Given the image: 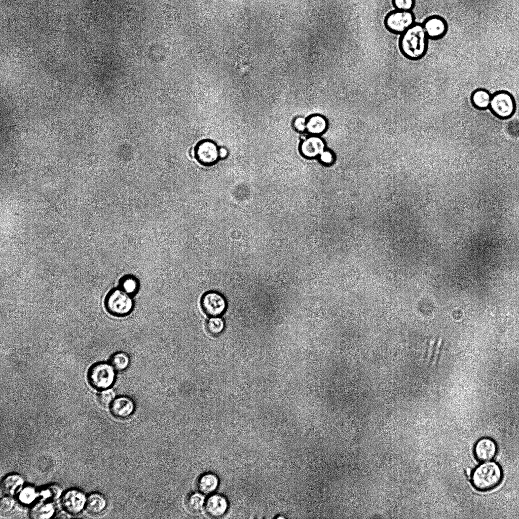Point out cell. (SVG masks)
<instances>
[{"label": "cell", "mask_w": 519, "mask_h": 519, "mask_svg": "<svg viewBox=\"0 0 519 519\" xmlns=\"http://www.w3.org/2000/svg\"><path fill=\"white\" fill-rule=\"evenodd\" d=\"M55 512L53 504L50 502H41L34 505L30 510V516L33 519L51 518Z\"/></svg>", "instance_id": "obj_19"}, {"label": "cell", "mask_w": 519, "mask_h": 519, "mask_svg": "<svg viewBox=\"0 0 519 519\" xmlns=\"http://www.w3.org/2000/svg\"><path fill=\"white\" fill-rule=\"evenodd\" d=\"M321 162L325 165L331 164L334 161L333 154L329 150H324L319 155Z\"/></svg>", "instance_id": "obj_31"}, {"label": "cell", "mask_w": 519, "mask_h": 519, "mask_svg": "<svg viewBox=\"0 0 519 519\" xmlns=\"http://www.w3.org/2000/svg\"><path fill=\"white\" fill-rule=\"evenodd\" d=\"M109 363L118 372H122L128 367L130 359L129 355L123 352H117L111 355L109 358Z\"/></svg>", "instance_id": "obj_22"}, {"label": "cell", "mask_w": 519, "mask_h": 519, "mask_svg": "<svg viewBox=\"0 0 519 519\" xmlns=\"http://www.w3.org/2000/svg\"><path fill=\"white\" fill-rule=\"evenodd\" d=\"M428 39L422 24L415 23L400 34L399 49L406 58L413 61L418 60L426 53Z\"/></svg>", "instance_id": "obj_1"}, {"label": "cell", "mask_w": 519, "mask_h": 519, "mask_svg": "<svg viewBox=\"0 0 519 519\" xmlns=\"http://www.w3.org/2000/svg\"><path fill=\"white\" fill-rule=\"evenodd\" d=\"M43 495L46 497H49L51 499H57L61 495L62 490L60 487L56 485L49 486L43 490Z\"/></svg>", "instance_id": "obj_29"}, {"label": "cell", "mask_w": 519, "mask_h": 519, "mask_svg": "<svg viewBox=\"0 0 519 519\" xmlns=\"http://www.w3.org/2000/svg\"><path fill=\"white\" fill-rule=\"evenodd\" d=\"M324 141L318 136L312 135L306 138L301 143L300 151L305 158L313 159L319 156L325 150Z\"/></svg>", "instance_id": "obj_11"}, {"label": "cell", "mask_w": 519, "mask_h": 519, "mask_svg": "<svg viewBox=\"0 0 519 519\" xmlns=\"http://www.w3.org/2000/svg\"><path fill=\"white\" fill-rule=\"evenodd\" d=\"M106 504V500L102 494L94 493L87 498L86 507L89 512L97 514L105 508Z\"/></svg>", "instance_id": "obj_20"}, {"label": "cell", "mask_w": 519, "mask_h": 519, "mask_svg": "<svg viewBox=\"0 0 519 519\" xmlns=\"http://www.w3.org/2000/svg\"><path fill=\"white\" fill-rule=\"evenodd\" d=\"M115 393L112 389H107L103 390L98 393L97 396V401L99 404L103 407H107L110 405L114 400Z\"/></svg>", "instance_id": "obj_25"}, {"label": "cell", "mask_w": 519, "mask_h": 519, "mask_svg": "<svg viewBox=\"0 0 519 519\" xmlns=\"http://www.w3.org/2000/svg\"><path fill=\"white\" fill-rule=\"evenodd\" d=\"M491 97L492 94L488 90L478 88L472 92L470 99L474 108L484 110L489 108Z\"/></svg>", "instance_id": "obj_16"}, {"label": "cell", "mask_w": 519, "mask_h": 519, "mask_svg": "<svg viewBox=\"0 0 519 519\" xmlns=\"http://www.w3.org/2000/svg\"><path fill=\"white\" fill-rule=\"evenodd\" d=\"M106 311L116 316H125L131 313L134 307L132 295L120 288H114L106 294L104 301Z\"/></svg>", "instance_id": "obj_3"}, {"label": "cell", "mask_w": 519, "mask_h": 519, "mask_svg": "<svg viewBox=\"0 0 519 519\" xmlns=\"http://www.w3.org/2000/svg\"><path fill=\"white\" fill-rule=\"evenodd\" d=\"M415 23V16L412 11L395 9L388 13L384 19L386 28L396 34H401Z\"/></svg>", "instance_id": "obj_6"}, {"label": "cell", "mask_w": 519, "mask_h": 519, "mask_svg": "<svg viewBox=\"0 0 519 519\" xmlns=\"http://www.w3.org/2000/svg\"><path fill=\"white\" fill-rule=\"evenodd\" d=\"M422 24L429 39L436 40L441 39L448 31L447 21L439 15L430 16L426 18Z\"/></svg>", "instance_id": "obj_10"}, {"label": "cell", "mask_w": 519, "mask_h": 519, "mask_svg": "<svg viewBox=\"0 0 519 519\" xmlns=\"http://www.w3.org/2000/svg\"><path fill=\"white\" fill-rule=\"evenodd\" d=\"M228 505V500L224 496L216 494L208 498L205 504V509L210 516L218 517L226 513Z\"/></svg>", "instance_id": "obj_14"}, {"label": "cell", "mask_w": 519, "mask_h": 519, "mask_svg": "<svg viewBox=\"0 0 519 519\" xmlns=\"http://www.w3.org/2000/svg\"><path fill=\"white\" fill-rule=\"evenodd\" d=\"M502 476V471L498 464L493 461H486L473 472L472 485L478 490L488 491L500 484Z\"/></svg>", "instance_id": "obj_2"}, {"label": "cell", "mask_w": 519, "mask_h": 519, "mask_svg": "<svg viewBox=\"0 0 519 519\" xmlns=\"http://www.w3.org/2000/svg\"><path fill=\"white\" fill-rule=\"evenodd\" d=\"M201 305L203 311L211 317L222 315L227 308V302L224 296L215 291L205 292L202 296Z\"/></svg>", "instance_id": "obj_7"}, {"label": "cell", "mask_w": 519, "mask_h": 519, "mask_svg": "<svg viewBox=\"0 0 519 519\" xmlns=\"http://www.w3.org/2000/svg\"><path fill=\"white\" fill-rule=\"evenodd\" d=\"M432 341H431V340H428L427 342V346H426L425 351V353H424V358H423L424 362H426L427 361V359H428V355H429V354L430 353L429 352L430 350V349H432Z\"/></svg>", "instance_id": "obj_32"}, {"label": "cell", "mask_w": 519, "mask_h": 519, "mask_svg": "<svg viewBox=\"0 0 519 519\" xmlns=\"http://www.w3.org/2000/svg\"><path fill=\"white\" fill-rule=\"evenodd\" d=\"M224 320L218 316L211 317L206 322V328L207 331L213 336L220 335L225 328Z\"/></svg>", "instance_id": "obj_24"}, {"label": "cell", "mask_w": 519, "mask_h": 519, "mask_svg": "<svg viewBox=\"0 0 519 519\" xmlns=\"http://www.w3.org/2000/svg\"><path fill=\"white\" fill-rule=\"evenodd\" d=\"M15 504L14 499L10 496L4 497L0 502V512L1 514H7L14 508Z\"/></svg>", "instance_id": "obj_26"}, {"label": "cell", "mask_w": 519, "mask_h": 519, "mask_svg": "<svg viewBox=\"0 0 519 519\" xmlns=\"http://www.w3.org/2000/svg\"><path fill=\"white\" fill-rule=\"evenodd\" d=\"M392 5L395 10L401 11H412L415 0H392Z\"/></svg>", "instance_id": "obj_28"}, {"label": "cell", "mask_w": 519, "mask_h": 519, "mask_svg": "<svg viewBox=\"0 0 519 519\" xmlns=\"http://www.w3.org/2000/svg\"><path fill=\"white\" fill-rule=\"evenodd\" d=\"M470 473H471L470 469H469V468L467 469V475H469L470 474Z\"/></svg>", "instance_id": "obj_35"}, {"label": "cell", "mask_w": 519, "mask_h": 519, "mask_svg": "<svg viewBox=\"0 0 519 519\" xmlns=\"http://www.w3.org/2000/svg\"><path fill=\"white\" fill-rule=\"evenodd\" d=\"M307 120L302 117H296L293 122V127L298 132H304L306 131Z\"/></svg>", "instance_id": "obj_30"}, {"label": "cell", "mask_w": 519, "mask_h": 519, "mask_svg": "<svg viewBox=\"0 0 519 519\" xmlns=\"http://www.w3.org/2000/svg\"><path fill=\"white\" fill-rule=\"evenodd\" d=\"M400 333L401 337V339H402V343H404V344H407V341H406V340L405 339V335H404V332L402 331H400Z\"/></svg>", "instance_id": "obj_34"}, {"label": "cell", "mask_w": 519, "mask_h": 519, "mask_svg": "<svg viewBox=\"0 0 519 519\" xmlns=\"http://www.w3.org/2000/svg\"><path fill=\"white\" fill-rule=\"evenodd\" d=\"M87 497L81 490L72 489L65 493L62 497V504L69 513L76 514L84 509L86 505Z\"/></svg>", "instance_id": "obj_8"}, {"label": "cell", "mask_w": 519, "mask_h": 519, "mask_svg": "<svg viewBox=\"0 0 519 519\" xmlns=\"http://www.w3.org/2000/svg\"><path fill=\"white\" fill-rule=\"evenodd\" d=\"M218 150L219 149L214 142L208 140H204L196 147V158L203 165H212L216 163L219 158Z\"/></svg>", "instance_id": "obj_9"}, {"label": "cell", "mask_w": 519, "mask_h": 519, "mask_svg": "<svg viewBox=\"0 0 519 519\" xmlns=\"http://www.w3.org/2000/svg\"><path fill=\"white\" fill-rule=\"evenodd\" d=\"M36 496V494L33 488L26 487L20 493L19 499L24 504H29L34 500Z\"/></svg>", "instance_id": "obj_27"}, {"label": "cell", "mask_w": 519, "mask_h": 519, "mask_svg": "<svg viewBox=\"0 0 519 519\" xmlns=\"http://www.w3.org/2000/svg\"><path fill=\"white\" fill-rule=\"evenodd\" d=\"M119 288L127 293L133 295L139 289L138 280L134 276L127 275L121 278L119 281Z\"/></svg>", "instance_id": "obj_21"}, {"label": "cell", "mask_w": 519, "mask_h": 519, "mask_svg": "<svg viewBox=\"0 0 519 519\" xmlns=\"http://www.w3.org/2000/svg\"><path fill=\"white\" fill-rule=\"evenodd\" d=\"M115 371L110 363L97 362L93 364L88 370V382L93 388L97 390L109 389L116 380Z\"/></svg>", "instance_id": "obj_4"}, {"label": "cell", "mask_w": 519, "mask_h": 519, "mask_svg": "<svg viewBox=\"0 0 519 519\" xmlns=\"http://www.w3.org/2000/svg\"><path fill=\"white\" fill-rule=\"evenodd\" d=\"M219 158L221 159H225L228 155V150L224 147H221L219 149Z\"/></svg>", "instance_id": "obj_33"}, {"label": "cell", "mask_w": 519, "mask_h": 519, "mask_svg": "<svg viewBox=\"0 0 519 519\" xmlns=\"http://www.w3.org/2000/svg\"><path fill=\"white\" fill-rule=\"evenodd\" d=\"M204 501L205 498L200 493H192L188 496L186 500L187 508L191 513H198L203 508Z\"/></svg>", "instance_id": "obj_23"}, {"label": "cell", "mask_w": 519, "mask_h": 519, "mask_svg": "<svg viewBox=\"0 0 519 519\" xmlns=\"http://www.w3.org/2000/svg\"><path fill=\"white\" fill-rule=\"evenodd\" d=\"M497 453V445L492 439L482 438L478 440L474 447V454L479 461H488L494 458Z\"/></svg>", "instance_id": "obj_13"}, {"label": "cell", "mask_w": 519, "mask_h": 519, "mask_svg": "<svg viewBox=\"0 0 519 519\" xmlns=\"http://www.w3.org/2000/svg\"><path fill=\"white\" fill-rule=\"evenodd\" d=\"M24 484L22 476L18 474H10L3 480L1 488L4 494L13 496L19 492Z\"/></svg>", "instance_id": "obj_15"}, {"label": "cell", "mask_w": 519, "mask_h": 519, "mask_svg": "<svg viewBox=\"0 0 519 519\" xmlns=\"http://www.w3.org/2000/svg\"><path fill=\"white\" fill-rule=\"evenodd\" d=\"M327 123L326 119L320 115L310 116L306 122V131L312 135L318 136L326 129Z\"/></svg>", "instance_id": "obj_17"}, {"label": "cell", "mask_w": 519, "mask_h": 519, "mask_svg": "<svg viewBox=\"0 0 519 519\" xmlns=\"http://www.w3.org/2000/svg\"><path fill=\"white\" fill-rule=\"evenodd\" d=\"M219 479L216 475L212 473H207L199 478L198 488L203 494H209L217 489Z\"/></svg>", "instance_id": "obj_18"}, {"label": "cell", "mask_w": 519, "mask_h": 519, "mask_svg": "<svg viewBox=\"0 0 519 519\" xmlns=\"http://www.w3.org/2000/svg\"><path fill=\"white\" fill-rule=\"evenodd\" d=\"M135 409V403L130 397L120 396L115 398L110 404V412L116 418L125 419L131 416Z\"/></svg>", "instance_id": "obj_12"}, {"label": "cell", "mask_w": 519, "mask_h": 519, "mask_svg": "<svg viewBox=\"0 0 519 519\" xmlns=\"http://www.w3.org/2000/svg\"><path fill=\"white\" fill-rule=\"evenodd\" d=\"M496 118L501 120H508L514 114L516 103L511 94L501 90L492 94L489 108Z\"/></svg>", "instance_id": "obj_5"}]
</instances>
